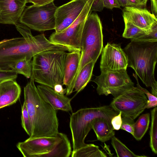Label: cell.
I'll return each instance as SVG.
<instances>
[{"mask_svg":"<svg viewBox=\"0 0 157 157\" xmlns=\"http://www.w3.org/2000/svg\"><path fill=\"white\" fill-rule=\"evenodd\" d=\"M55 47L44 33L3 40L0 41V69H10V66L19 60H31L36 55Z\"/></svg>","mask_w":157,"mask_h":157,"instance_id":"7a4b0ae2","label":"cell"},{"mask_svg":"<svg viewBox=\"0 0 157 157\" xmlns=\"http://www.w3.org/2000/svg\"><path fill=\"white\" fill-rule=\"evenodd\" d=\"M53 89L56 92L62 95H64L66 93L67 91L66 88L64 89L63 85L60 84L56 85Z\"/></svg>","mask_w":157,"mask_h":157,"instance_id":"8d00e7d4","label":"cell"},{"mask_svg":"<svg viewBox=\"0 0 157 157\" xmlns=\"http://www.w3.org/2000/svg\"><path fill=\"white\" fill-rule=\"evenodd\" d=\"M147 100L142 90L134 86L114 97L110 106L118 113L121 112V117L134 120L145 109Z\"/></svg>","mask_w":157,"mask_h":157,"instance_id":"9c48e42d","label":"cell"},{"mask_svg":"<svg viewBox=\"0 0 157 157\" xmlns=\"http://www.w3.org/2000/svg\"><path fill=\"white\" fill-rule=\"evenodd\" d=\"M93 81L99 95L112 94L116 97L134 86L126 70L101 72Z\"/></svg>","mask_w":157,"mask_h":157,"instance_id":"30bf717a","label":"cell"},{"mask_svg":"<svg viewBox=\"0 0 157 157\" xmlns=\"http://www.w3.org/2000/svg\"><path fill=\"white\" fill-rule=\"evenodd\" d=\"M95 63L91 61L85 65L78 75L75 83L74 89L78 93L82 90L90 80Z\"/></svg>","mask_w":157,"mask_h":157,"instance_id":"44dd1931","label":"cell"},{"mask_svg":"<svg viewBox=\"0 0 157 157\" xmlns=\"http://www.w3.org/2000/svg\"><path fill=\"white\" fill-rule=\"evenodd\" d=\"M129 6L138 8L143 6L139 0H127Z\"/></svg>","mask_w":157,"mask_h":157,"instance_id":"74e56055","label":"cell"},{"mask_svg":"<svg viewBox=\"0 0 157 157\" xmlns=\"http://www.w3.org/2000/svg\"><path fill=\"white\" fill-rule=\"evenodd\" d=\"M72 157H105L107 156L99 147L93 144H87L71 153Z\"/></svg>","mask_w":157,"mask_h":157,"instance_id":"603a6c76","label":"cell"},{"mask_svg":"<svg viewBox=\"0 0 157 157\" xmlns=\"http://www.w3.org/2000/svg\"><path fill=\"white\" fill-rule=\"evenodd\" d=\"M27 0H0V23L15 25L25 8Z\"/></svg>","mask_w":157,"mask_h":157,"instance_id":"5bb4252c","label":"cell"},{"mask_svg":"<svg viewBox=\"0 0 157 157\" xmlns=\"http://www.w3.org/2000/svg\"><path fill=\"white\" fill-rule=\"evenodd\" d=\"M123 18L125 28L122 36L127 39H130L131 41H133L142 36L147 33L148 29L144 30L141 29Z\"/></svg>","mask_w":157,"mask_h":157,"instance_id":"d4e9b609","label":"cell"},{"mask_svg":"<svg viewBox=\"0 0 157 157\" xmlns=\"http://www.w3.org/2000/svg\"><path fill=\"white\" fill-rule=\"evenodd\" d=\"M157 101H151L147 100L145 105V108H150L157 106Z\"/></svg>","mask_w":157,"mask_h":157,"instance_id":"ab89813d","label":"cell"},{"mask_svg":"<svg viewBox=\"0 0 157 157\" xmlns=\"http://www.w3.org/2000/svg\"><path fill=\"white\" fill-rule=\"evenodd\" d=\"M122 122L120 129L124 130L131 133L132 135L133 133V125L134 120L128 117H122Z\"/></svg>","mask_w":157,"mask_h":157,"instance_id":"f546056e","label":"cell"},{"mask_svg":"<svg viewBox=\"0 0 157 157\" xmlns=\"http://www.w3.org/2000/svg\"><path fill=\"white\" fill-rule=\"evenodd\" d=\"M151 123L150 131V145L152 151L157 153V108L151 111Z\"/></svg>","mask_w":157,"mask_h":157,"instance_id":"484cf974","label":"cell"},{"mask_svg":"<svg viewBox=\"0 0 157 157\" xmlns=\"http://www.w3.org/2000/svg\"><path fill=\"white\" fill-rule=\"evenodd\" d=\"M61 50H50L33 57L30 78L34 81L53 89L57 84L63 85L66 54Z\"/></svg>","mask_w":157,"mask_h":157,"instance_id":"277c9868","label":"cell"},{"mask_svg":"<svg viewBox=\"0 0 157 157\" xmlns=\"http://www.w3.org/2000/svg\"><path fill=\"white\" fill-rule=\"evenodd\" d=\"M128 59V67L132 68L143 83L151 88L157 96V82L155 70L157 61V42L131 41L123 49Z\"/></svg>","mask_w":157,"mask_h":157,"instance_id":"3957f363","label":"cell"},{"mask_svg":"<svg viewBox=\"0 0 157 157\" xmlns=\"http://www.w3.org/2000/svg\"><path fill=\"white\" fill-rule=\"evenodd\" d=\"M104 7L112 9L114 8H120L116 0H102Z\"/></svg>","mask_w":157,"mask_h":157,"instance_id":"e575fe53","label":"cell"},{"mask_svg":"<svg viewBox=\"0 0 157 157\" xmlns=\"http://www.w3.org/2000/svg\"><path fill=\"white\" fill-rule=\"evenodd\" d=\"M133 75L137 81L136 87L142 90L143 93L145 94L146 96L147 97L148 100L151 101H157V97L154 95L150 93L146 89L142 87L139 84L137 78V76L136 74L135 73V74H133Z\"/></svg>","mask_w":157,"mask_h":157,"instance_id":"d6a6232c","label":"cell"},{"mask_svg":"<svg viewBox=\"0 0 157 157\" xmlns=\"http://www.w3.org/2000/svg\"><path fill=\"white\" fill-rule=\"evenodd\" d=\"M36 87L42 98L54 109L72 112L71 99L64 95L58 93L49 86L40 84Z\"/></svg>","mask_w":157,"mask_h":157,"instance_id":"e0dca14e","label":"cell"},{"mask_svg":"<svg viewBox=\"0 0 157 157\" xmlns=\"http://www.w3.org/2000/svg\"><path fill=\"white\" fill-rule=\"evenodd\" d=\"M21 119L23 128L30 136L32 134L31 123L26 104L24 101L21 107Z\"/></svg>","mask_w":157,"mask_h":157,"instance_id":"f1b7e54d","label":"cell"},{"mask_svg":"<svg viewBox=\"0 0 157 157\" xmlns=\"http://www.w3.org/2000/svg\"><path fill=\"white\" fill-rule=\"evenodd\" d=\"M54 0H27V3H31L36 6H41L53 2Z\"/></svg>","mask_w":157,"mask_h":157,"instance_id":"d590c367","label":"cell"},{"mask_svg":"<svg viewBox=\"0 0 157 157\" xmlns=\"http://www.w3.org/2000/svg\"><path fill=\"white\" fill-rule=\"evenodd\" d=\"M120 6L125 7L129 6L127 0H116Z\"/></svg>","mask_w":157,"mask_h":157,"instance_id":"60d3db41","label":"cell"},{"mask_svg":"<svg viewBox=\"0 0 157 157\" xmlns=\"http://www.w3.org/2000/svg\"><path fill=\"white\" fill-rule=\"evenodd\" d=\"M17 74L11 69H0V83L8 80H15L17 77Z\"/></svg>","mask_w":157,"mask_h":157,"instance_id":"4dcf8cb0","label":"cell"},{"mask_svg":"<svg viewBox=\"0 0 157 157\" xmlns=\"http://www.w3.org/2000/svg\"><path fill=\"white\" fill-rule=\"evenodd\" d=\"M21 90L15 80H8L0 83V109L16 103Z\"/></svg>","mask_w":157,"mask_h":157,"instance_id":"ac0fdd59","label":"cell"},{"mask_svg":"<svg viewBox=\"0 0 157 157\" xmlns=\"http://www.w3.org/2000/svg\"><path fill=\"white\" fill-rule=\"evenodd\" d=\"M80 57V51H75L66 53L64 62L63 85H65L66 86L67 95L71 94L74 89Z\"/></svg>","mask_w":157,"mask_h":157,"instance_id":"2e32d148","label":"cell"},{"mask_svg":"<svg viewBox=\"0 0 157 157\" xmlns=\"http://www.w3.org/2000/svg\"><path fill=\"white\" fill-rule=\"evenodd\" d=\"M10 69L17 74H21L28 78H30L32 69V61L27 59L19 60L11 65Z\"/></svg>","mask_w":157,"mask_h":157,"instance_id":"cb8c5ba5","label":"cell"},{"mask_svg":"<svg viewBox=\"0 0 157 157\" xmlns=\"http://www.w3.org/2000/svg\"><path fill=\"white\" fill-rule=\"evenodd\" d=\"M100 63L101 72L126 70L128 59L119 44L108 43L103 48Z\"/></svg>","mask_w":157,"mask_h":157,"instance_id":"8fae6325","label":"cell"},{"mask_svg":"<svg viewBox=\"0 0 157 157\" xmlns=\"http://www.w3.org/2000/svg\"><path fill=\"white\" fill-rule=\"evenodd\" d=\"M93 1H87L81 13L71 25L61 32L52 33L49 40L53 43L67 47L74 51H81L83 29L87 17L92 12L90 8Z\"/></svg>","mask_w":157,"mask_h":157,"instance_id":"ba28073f","label":"cell"},{"mask_svg":"<svg viewBox=\"0 0 157 157\" xmlns=\"http://www.w3.org/2000/svg\"><path fill=\"white\" fill-rule=\"evenodd\" d=\"M143 42H157V21L155 22L142 36L132 41Z\"/></svg>","mask_w":157,"mask_h":157,"instance_id":"83f0119b","label":"cell"},{"mask_svg":"<svg viewBox=\"0 0 157 157\" xmlns=\"http://www.w3.org/2000/svg\"><path fill=\"white\" fill-rule=\"evenodd\" d=\"M81 57L75 78L86 64L93 61L95 63L102 51L103 35L100 19L96 13H91L87 17L82 35Z\"/></svg>","mask_w":157,"mask_h":157,"instance_id":"8992f818","label":"cell"},{"mask_svg":"<svg viewBox=\"0 0 157 157\" xmlns=\"http://www.w3.org/2000/svg\"><path fill=\"white\" fill-rule=\"evenodd\" d=\"M60 139L53 148L47 153L40 155V157H69L71 153L70 141L64 133H57Z\"/></svg>","mask_w":157,"mask_h":157,"instance_id":"ffe728a7","label":"cell"},{"mask_svg":"<svg viewBox=\"0 0 157 157\" xmlns=\"http://www.w3.org/2000/svg\"><path fill=\"white\" fill-rule=\"evenodd\" d=\"M34 82L30 78L24 89V101L31 125L32 134L29 137L56 136L59 132L56 110L42 98Z\"/></svg>","mask_w":157,"mask_h":157,"instance_id":"6da1fadb","label":"cell"},{"mask_svg":"<svg viewBox=\"0 0 157 157\" xmlns=\"http://www.w3.org/2000/svg\"><path fill=\"white\" fill-rule=\"evenodd\" d=\"M118 114L109 105L97 107L82 108L72 113L70 117L69 126L72 139L73 150L75 151L87 144L85 140L92 129L94 120L103 117L110 121Z\"/></svg>","mask_w":157,"mask_h":157,"instance_id":"5b68a950","label":"cell"},{"mask_svg":"<svg viewBox=\"0 0 157 157\" xmlns=\"http://www.w3.org/2000/svg\"><path fill=\"white\" fill-rule=\"evenodd\" d=\"M57 133L55 136L29 137L18 143L17 147L24 157H40L53 148L60 139Z\"/></svg>","mask_w":157,"mask_h":157,"instance_id":"7c38bea8","label":"cell"},{"mask_svg":"<svg viewBox=\"0 0 157 157\" xmlns=\"http://www.w3.org/2000/svg\"><path fill=\"white\" fill-rule=\"evenodd\" d=\"M151 10L152 14L157 17V0H151Z\"/></svg>","mask_w":157,"mask_h":157,"instance_id":"f35d334b","label":"cell"},{"mask_svg":"<svg viewBox=\"0 0 157 157\" xmlns=\"http://www.w3.org/2000/svg\"><path fill=\"white\" fill-rule=\"evenodd\" d=\"M92 129L94 132L98 140L102 142L111 139L115 135L111 121L103 117L95 119L93 123Z\"/></svg>","mask_w":157,"mask_h":157,"instance_id":"d6986e66","label":"cell"},{"mask_svg":"<svg viewBox=\"0 0 157 157\" xmlns=\"http://www.w3.org/2000/svg\"><path fill=\"white\" fill-rule=\"evenodd\" d=\"M139 1L143 6H146L147 0H139Z\"/></svg>","mask_w":157,"mask_h":157,"instance_id":"b9f144b4","label":"cell"},{"mask_svg":"<svg viewBox=\"0 0 157 157\" xmlns=\"http://www.w3.org/2000/svg\"><path fill=\"white\" fill-rule=\"evenodd\" d=\"M86 0L87 1H88V0Z\"/></svg>","mask_w":157,"mask_h":157,"instance_id":"7bdbcfd3","label":"cell"},{"mask_svg":"<svg viewBox=\"0 0 157 157\" xmlns=\"http://www.w3.org/2000/svg\"><path fill=\"white\" fill-rule=\"evenodd\" d=\"M57 8L53 1L41 6H28L25 7L19 22L39 32L55 29Z\"/></svg>","mask_w":157,"mask_h":157,"instance_id":"52a82bcc","label":"cell"},{"mask_svg":"<svg viewBox=\"0 0 157 157\" xmlns=\"http://www.w3.org/2000/svg\"><path fill=\"white\" fill-rule=\"evenodd\" d=\"M121 114V112H120L111 120V124L114 130H118L120 129L122 122Z\"/></svg>","mask_w":157,"mask_h":157,"instance_id":"1f68e13d","label":"cell"},{"mask_svg":"<svg viewBox=\"0 0 157 157\" xmlns=\"http://www.w3.org/2000/svg\"><path fill=\"white\" fill-rule=\"evenodd\" d=\"M111 144L118 157H140L145 156L137 155L131 151L125 144L114 136L111 138Z\"/></svg>","mask_w":157,"mask_h":157,"instance_id":"4316f807","label":"cell"},{"mask_svg":"<svg viewBox=\"0 0 157 157\" xmlns=\"http://www.w3.org/2000/svg\"><path fill=\"white\" fill-rule=\"evenodd\" d=\"M104 7L102 0H93L90 9L92 11H101Z\"/></svg>","mask_w":157,"mask_h":157,"instance_id":"836d02e7","label":"cell"},{"mask_svg":"<svg viewBox=\"0 0 157 157\" xmlns=\"http://www.w3.org/2000/svg\"><path fill=\"white\" fill-rule=\"evenodd\" d=\"M150 121L149 113L140 116L133 125V133L132 136L137 140H140L147 132Z\"/></svg>","mask_w":157,"mask_h":157,"instance_id":"7402d4cb","label":"cell"},{"mask_svg":"<svg viewBox=\"0 0 157 157\" xmlns=\"http://www.w3.org/2000/svg\"><path fill=\"white\" fill-rule=\"evenodd\" d=\"M123 17L136 26L144 30L149 29L157 21V17L145 8L125 6L123 10Z\"/></svg>","mask_w":157,"mask_h":157,"instance_id":"9a60e30c","label":"cell"},{"mask_svg":"<svg viewBox=\"0 0 157 157\" xmlns=\"http://www.w3.org/2000/svg\"><path fill=\"white\" fill-rule=\"evenodd\" d=\"M87 1L71 0L57 7L55 17V32H61L71 25L78 18Z\"/></svg>","mask_w":157,"mask_h":157,"instance_id":"4fadbf2b","label":"cell"}]
</instances>
